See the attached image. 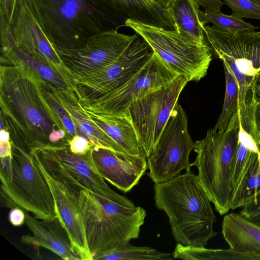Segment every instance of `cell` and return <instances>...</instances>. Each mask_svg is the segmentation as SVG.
<instances>
[{
  "label": "cell",
  "instance_id": "cell-27",
  "mask_svg": "<svg viewBox=\"0 0 260 260\" xmlns=\"http://www.w3.org/2000/svg\"><path fill=\"white\" fill-rule=\"evenodd\" d=\"M260 192V154L248 168L238 189L234 194L231 209L242 208Z\"/></svg>",
  "mask_w": 260,
  "mask_h": 260
},
{
  "label": "cell",
  "instance_id": "cell-13",
  "mask_svg": "<svg viewBox=\"0 0 260 260\" xmlns=\"http://www.w3.org/2000/svg\"><path fill=\"white\" fill-rule=\"evenodd\" d=\"M154 51L136 33L126 49L114 61L94 74L75 82L73 90L84 105L118 88L131 79L151 57Z\"/></svg>",
  "mask_w": 260,
  "mask_h": 260
},
{
  "label": "cell",
  "instance_id": "cell-19",
  "mask_svg": "<svg viewBox=\"0 0 260 260\" xmlns=\"http://www.w3.org/2000/svg\"><path fill=\"white\" fill-rule=\"evenodd\" d=\"M51 87L56 98L73 121L78 135L87 138L93 145L94 148H104L118 153H127L93 121L79 102L72 89L56 88L52 85Z\"/></svg>",
  "mask_w": 260,
  "mask_h": 260
},
{
  "label": "cell",
  "instance_id": "cell-41",
  "mask_svg": "<svg viewBox=\"0 0 260 260\" xmlns=\"http://www.w3.org/2000/svg\"><path fill=\"white\" fill-rule=\"evenodd\" d=\"M157 3L164 8L167 9L173 0H156Z\"/></svg>",
  "mask_w": 260,
  "mask_h": 260
},
{
  "label": "cell",
  "instance_id": "cell-17",
  "mask_svg": "<svg viewBox=\"0 0 260 260\" xmlns=\"http://www.w3.org/2000/svg\"><path fill=\"white\" fill-rule=\"evenodd\" d=\"M103 14L118 29L128 19L168 29L175 23L168 10L156 0H85Z\"/></svg>",
  "mask_w": 260,
  "mask_h": 260
},
{
  "label": "cell",
  "instance_id": "cell-8",
  "mask_svg": "<svg viewBox=\"0 0 260 260\" xmlns=\"http://www.w3.org/2000/svg\"><path fill=\"white\" fill-rule=\"evenodd\" d=\"M212 52L231 70L239 93L240 112L251 105L255 80L260 72V30L229 31L202 25Z\"/></svg>",
  "mask_w": 260,
  "mask_h": 260
},
{
  "label": "cell",
  "instance_id": "cell-36",
  "mask_svg": "<svg viewBox=\"0 0 260 260\" xmlns=\"http://www.w3.org/2000/svg\"><path fill=\"white\" fill-rule=\"evenodd\" d=\"M200 6L205 9H209L216 11H220L224 4L221 0H196Z\"/></svg>",
  "mask_w": 260,
  "mask_h": 260
},
{
  "label": "cell",
  "instance_id": "cell-6",
  "mask_svg": "<svg viewBox=\"0 0 260 260\" xmlns=\"http://www.w3.org/2000/svg\"><path fill=\"white\" fill-rule=\"evenodd\" d=\"M11 143V156L1 158V191L36 218L54 220L56 217L54 199L33 154Z\"/></svg>",
  "mask_w": 260,
  "mask_h": 260
},
{
  "label": "cell",
  "instance_id": "cell-24",
  "mask_svg": "<svg viewBox=\"0 0 260 260\" xmlns=\"http://www.w3.org/2000/svg\"><path fill=\"white\" fill-rule=\"evenodd\" d=\"M200 6L196 0H173L167 9L176 25V29L200 40H204L199 18Z\"/></svg>",
  "mask_w": 260,
  "mask_h": 260
},
{
  "label": "cell",
  "instance_id": "cell-28",
  "mask_svg": "<svg viewBox=\"0 0 260 260\" xmlns=\"http://www.w3.org/2000/svg\"><path fill=\"white\" fill-rule=\"evenodd\" d=\"M199 18L202 25L211 23L213 26L221 30L229 31L239 30H256L259 27L245 21L242 18L232 14L226 15L221 11H216L209 9L199 11Z\"/></svg>",
  "mask_w": 260,
  "mask_h": 260
},
{
  "label": "cell",
  "instance_id": "cell-38",
  "mask_svg": "<svg viewBox=\"0 0 260 260\" xmlns=\"http://www.w3.org/2000/svg\"><path fill=\"white\" fill-rule=\"evenodd\" d=\"M253 93L255 102L257 105L260 104V72L255 80Z\"/></svg>",
  "mask_w": 260,
  "mask_h": 260
},
{
  "label": "cell",
  "instance_id": "cell-39",
  "mask_svg": "<svg viewBox=\"0 0 260 260\" xmlns=\"http://www.w3.org/2000/svg\"><path fill=\"white\" fill-rule=\"evenodd\" d=\"M1 141L6 142L10 141V135L8 129H1L0 131Z\"/></svg>",
  "mask_w": 260,
  "mask_h": 260
},
{
  "label": "cell",
  "instance_id": "cell-9",
  "mask_svg": "<svg viewBox=\"0 0 260 260\" xmlns=\"http://www.w3.org/2000/svg\"><path fill=\"white\" fill-rule=\"evenodd\" d=\"M188 81L179 76L171 84L134 102L126 110L137 133L141 152L155 150L179 95Z\"/></svg>",
  "mask_w": 260,
  "mask_h": 260
},
{
  "label": "cell",
  "instance_id": "cell-14",
  "mask_svg": "<svg viewBox=\"0 0 260 260\" xmlns=\"http://www.w3.org/2000/svg\"><path fill=\"white\" fill-rule=\"evenodd\" d=\"M111 29L89 38L78 49H56L69 71L74 83L102 69L116 59L136 36H128Z\"/></svg>",
  "mask_w": 260,
  "mask_h": 260
},
{
  "label": "cell",
  "instance_id": "cell-20",
  "mask_svg": "<svg viewBox=\"0 0 260 260\" xmlns=\"http://www.w3.org/2000/svg\"><path fill=\"white\" fill-rule=\"evenodd\" d=\"M222 234L240 259L260 260V228L240 213L231 212L224 216Z\"/></svg>",
  "mask_w": 260,
  "mask_h": 260
},
{
  "label": "cell",
  "instance_id": "cell-33",
  "mask_svg": "<svg viewBox=\"0 0 260 260\" xmlns=\"http://www.w3.org/2000/svg\"><path fill=\"white\" fill-rule=\"evenodd\" d=\"M68 144L71 151L77 155H84L94 148L87 138L80 135L74 136L68 141Z\"/></svg>",
  "mask_w": 260,
  "mask_h": 260
},
{
  "label": "cell",
  "instance_id": "cell-10",
  "mask_svg": "<svg viewBox=\"0 0 260 260\" xmlns=\"http://www.w3.org/2000/svg\"><path fill=\"white\" fill-rule=\"evenodd\" d=\"M186 114L177 104L154 151L147 157L148 174L154 183L167 181L191 168L189 154L194 143L188 130Z\"/></svg>",
  "mask_w": 260,
  "mask_h": 260
},
{
  "label": "cell",
  "instance_id": "cell-22",
  "mask_svg": "<svg viewBox=\"0 0 260 260\" xmlns=\"http://www.w3.org/2000/svg\"><path fill=\"white\" fill-rule=\"evenodd\" d=\"M25 223L32 236L24 235L21 241L26 244L47 248L65 260H79L80 258L73 250L70 240L55 228L52 221L39 220L23 210Z\"/></svg>",
  "mask_w": 260,
  "mask_h": 260
},
{
  "label": "cell",
  "instance_id": "cell-37",
  "mask_svg": "<svg viewBox=\"0 0 260 260\" xmlns=\"http://www.w3.org/2000/svg\"><path fill=\"white\" fill-rule=\"evenodd\" d=\"M12 155V146L11 141L0 142V157L4 158Z\"/></svg>",
  "mask_w": 260,
  "mask_h": 260
},
{
  "label": "cell",
  "instance_id": "cell-31",
  "mask_svg": "<svg viewBox=\"0 0 260 260\" xmlns=\"http://www.w3.org/2000/svg\"><path fill=\"white\" fill-rule=\"evenodd\" d=\"M232 11V14L241 18L260 20V5L251 0H223Z\"/></svg>",
  "mask_w": 260,
  "mask_h": 260
},
{
  "label": "cell",
  "instance_id": "cell-21",
  "mask_svg": "<svg viewBox=\"0 0 260 260\" xmlns=\"http://www.w3.org/2000/svg\"><path fill=\"white\" fill-rule=\"evenodd\" d=\"M1 62L7 65L22 64L38 73L53 87L69 88L62 76L42 60L23 52L16 44L6 18L0 14Z\"/></svg>",
  "mask_w": 260,
  "mask_h": 260
},
{
  "label": "cell",
  "instance_id": "cell-4",
  "mask_svg": "<svg viewBox=\"0 0 260 260\" xmlns=\"http://www.w3.org/2000/svg\"><path fill=\"white\" fill-rule=\"evenodd\" d=\"M41 27L55 49H78L92 36L116 29L85 0H31Z\"/></svg>",
  "mask_w": 260,
  "mask_h": 260
},
{
  "label": "cell",
  "instance_id": "cell-11",
  "mask_svg": "<svg viewBox=\"0 0 260 260\" xmlns=\"http://www.w3.org/2000/svg\"><path fill=\"white\" fill-rule=\"evenodd\" d=\"M179 76L154 52L144 66L123 85L81 105L84 109L95 113L123 115L134 102L168 86Z\"/></svg>",
  "mask_w": 260,
  "mask_h": 260
},
{
  "label": "cell",
  "instance_id": "cell-29",
  "mask_svg": "<svg viewBox=\"0 0 260 260\" xmlns=\"http://www.w3.org/2000/svg\"><path fill=\"white\" fill-rule=\"evenodd\" d=\"M174 258L186 260L238 259L237 255L229 248L214 249L205 246L183 245L177 244L172 253Z\"/></svg>",
  "mask_w": 260,
  "mask_h": 260
},
{
  "label": "cell",
  "instance_id": "cell-43",
  "mask_svg": "<svg viewBox=\"0 0 260 260\" xmlns=\"http://www.w3.org/2000/svg\"><path fill=\"white\" fill-rule=\"evenodd\" d=\"M259 143H260V130H259Z\"/></svg>",
  "mask_w": 260,
  "mask_h": 260
},
{
  "label": "cell",
  "instance_id": "cell-32",
  "mask_svg": "<svg viewBox=\"0 0 260 260\" xmlns=\"http://www.w3.org/2000/svg\"><path fill=\"white\" fill-rule=\"evenodd\" d=\"M239 213L260 228V192L250 202L242 207Z\"/></svg>",
  "mask_w": 260,
  "mask_h": 260
},
{
  "label": "cell",
  "instance_id": "cell-12",
  "mask_svg": "<svg viewBox=\"0 0 260 260\" xmlns=\"http://www.w3.org/2000/svg\"><path fill=\"white\" fill-rule=\"evenodd\" d=\"M92 150L84 155L75 154L71 151L68 144L38 149L33 153L56 180L78 191L85 189L100 196L112 197L117 193L108 186L98 171Z\"/></svg>",
  "mask_w": 260,
  "mask_h": 260
},
{
  "label": "cell",
  "instance_id": "cell-15",
  "mask_svg": "<svg viewBox=\"0 0 260 260\" xmlns=\"http://www.w3.org/2000/svg\"><path fill=\"white\" fill-rule=\"evenodd\" d=\"M9 26L16 45L23 52L52 68L64 79L69 88L75 87L69 71L43 30L31 0H16Z\"/></svg>",
  "mask_w": 260,
  "mask_h": 260
},
{
  "label": "cell",
  "instance_id": "cell-5",
  "mask_svg": "<svg viewBox=\"0 0 260 260\" xmlns=\"http://www.w3.org/2000/svg\"><path fill=\"white\" fill-rule=\"evenodd\" d=\"M239 125L238 110L224 132L208 129L203 139L194 143L193 150L197 155L190 166L198 169L199 182L220 215L226 214L231 209L232 194L230 181Z\"/></svg>",
  "mask_w": 260,
  "mask_h": 260
},
{
  "label": "cell",
  "instance_id": "cell-40",
  "mask_svg": "<svg viewBox=\"0 0 260 260\" xmlns=\"http://www.w3.org/2000/svg\"><path fill=\"white\" fill-rule=\"evenodd\" d=\"M255 118L257 127L260 130V104L257 105Z\"/></svg>",
  "mask_w": 260,
  "mask_h": 260
},
{
  "label": "cell",
  "instance_id": "cell-16",
  "mask_svg": "<svg viewBox=\"0 0 260 260\" xmlns=\"http://www.w3.org/2000/svg\"><path fill=\"white\" fill-rule=\"evenodd\" d=\"M36 164L48 183L55 204L56 218L64 229L73 250L82 260H92L85 233L83 215L78 192L67 184L51 176L38 156L32 153Z\"/></svg>",
  "mask_w": 260,
  "mask_h": 260
},
{
  "label": "cell",
  "instance_id": "cell-35",
  "mask_svg": "<svg viewBox=\"0 0 260 260\" xmlns=\"http://www.w3.org/2000/svg\"><path fill=\"white\" fill-rule=\"evenodd\" d=\"M25 215L24 210L20 207L12 208L9 214V220L14 226H18L25 222Z\"/></svg>",
  "mask_w": 260,
  "mask_h": 260
},
{
  "label": "cell",
  "instance_id": "cell-25",
  "mask_svg": "<svg viewBox=\"0 0 260 260\" xmlns=\"http://www.w3.org/2000/svg\"><path fill=\"white\" fill-rule=\"evenodd\" d=\"M171 254L148 246H135L129 242L115 249L95 255L93 259L104 260H171Z\"/></svg>",
  "mask_w": 260,
  "mask_h": 260
},
{
  "label": "cell",
  "instance_id": "cell-3",
  "mask_svg": "<svg viewBox=\"0 0 260 260\" xmlns=\"http://www.w3.org/2000/svg\"><path fill=\"white\" fill-rule=\"evenodd\" d=\"M78 197L93 257L139 237L146 216L142 207L118 193L107 198L81 189Z\"/></svg>",
  "mask_w": 260,
  "mask_h": 260
},
{
  "label": "cell",
  "instance_id": "cell-26",
  "mask_svg": "<svg viewBox=\"0 0 260 260\" xmlns=\"http://www.w3.org/2000/svg\"><path fill=\"white\" fill-rule=\"evenodd\" d=\"M223 65L225 79V96L221 112L213 128L214 130L220 132L226 129L230 119L238 112L239 106V93L237 80L229 67L224 63H223Z\"/></svg>",
  "mask_w": 260,
  "mask_h": 260
},
{
  "label": "cell",
  "instance_id": "cell-1",
  "mask_svg": "<svg viewBox=\"0 0 260 260\" xmlns=\"http://www.w3.org/2000/svg\"><path fill=\"white\" fill-rule=\"evenodd\" d=\"M46 81L22 64L0 68L1 112L8 125L10 141L29 154L52 147L51 134L66 131L44 96Z\"/></svg>",
  "mask_w": 260,
  "mask_h": 260
},
{
  "label": "cell",
  "instance_id": "cell-7",
  "mask_svg": "<svg viewBox=\"0 0 260 260\" xmlns=\"http://www.w3.org/2000/svg\"><path fill=\"white\" fill-rule=\"evenodd\" d=\"M125 26L139 35L173 71L188 82H198L206 75L213 53L206 39L131 19L125 21Z\"/></svg>",
  "mask_w": 260,
  "mask_h": 260
},
{
  "label": "cell",
  "instance_id": "cell-23",
  "mask_svg": "<svg viewBox=\"0 0 260 260\" xmlns=\"http://www.w3.org/2000/svg\"><path fill=\"white\" fill-rule=\"evenodd\" d=\"M85 110L93 121L127 153L132 155L143 154L137 133L127 115H116Z\"/></svg>",
  "mask_w": 260,
  "mask_h": 260
},
{
  "label": "cell",
  "instance_id": "cell-34",
  "mask_svg": "<svg viewBox=\"0 0 260 260\" xmlns=\"http://www.w3.org/2000/svg\"><path fill=\"white\" fill-rule=\"evenodd\" d=\"M16 0H0V14L3 15L10 25L14 13Z\"/></svg>",
  "mask_w": 260,
  "mask_h": 260
},
{
  "label": "cell",
  "instance_id": "cell-18",
  "mask_svg": "<svg viewBox=\"0 0 260 260\" xmlns=\"http://www.w3.org/2000/svg\"><path fill=\"white\" fill-rule=\"evenodd\" d=\"M92 158L102 177L124 193L137 185L148 169L143 154L118 153L104 148H93Z\"/></svg>",
  "mask_w": 260,
  "mask_h": 260
},
{
  "label": "cell",
  "instance_id": "cell-42",
  "mask_svg": "<svg viewBox=\"0 0 260 260\" xmlns=\"http://www.w3.org/2000/svg\"><path fill=\"white\" fill-rule=\"evenodd\" d=\"M253 2H255V3L260 5V0H251Z\"/></svg>",
  "mask_w": 260,
  "mask_h": 260
},
{
  "label": "cell",
  "instance_id": "cell-2",
  "mask_svg": "<svg viewBox=\"0 0 260 260\" xmlns=\"http://www.w3.org/2000/svg\"><path fill=\"white\" fill-rule=\"evenodd\" d=\"M155 205L165 212L173 237L183 245L205 246L217 233L211 201L190 168L185 173L154 185Z\"/></svg>",
  "mask_w": 260,
  "mask_h": 260
},
{
  "label": "cell",
  "instance_id": "cell-30",
  "mask_svg": "<svg viewBox=\"0 0 260 260\" xmlns=\"http://www.w3.org/2000/svg\"><path fill=\"white\" fill-rule=\"evenodd\" d=\"M51 87L52 85L46 81L43 86L44 94L64 127L69 141L78 135L77 131L73 121L56 98Z\"/></svg>",
  "mask_w": 260,
  "mask_h": 260
}]
</instances>
